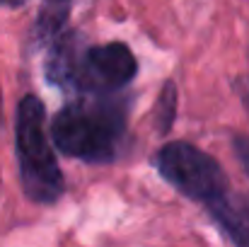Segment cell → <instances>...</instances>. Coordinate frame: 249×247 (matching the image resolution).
<instances>
[{
	"label": "cell",
	"mask_w": 249,
	"mask_h": 247,
	"mask_svg": "<svg viewBox=\"0 0 249 247\" xmlns=\"http://www.w3.org/2000/svg\"><path fill=\"white\" fill-rule=\"evenodd\" d=\"M136 73L138 61L126 44L111 41L104 46H89L83 51L73 92L80 97H107L126 87Z\"/></svg>",
	"instance_id": "obj_4"
},
{
	"label": "cell",
	"mask_w": 249,
	"mask_h": 247,
	"mask_svg": "<svg viewBox=\"0 0 249 247\" xmlns=\"http://www.w3.org/2000/svg\"><path fill=\"white\" fill-rule=\"evenodd\" d=\"M242 97H245V102H247V107H249V80H247V87H245V95Z\"/></svg>",
	"instance_id": "obj_11"
},
{
	"label": "cell",
	"mask_w": 249,
	"mask_h": 247,
	"mask_svg": "<svg viewBox=\"0 0 249 247\" xmlns=\"http://www.w3.org/2000/svg\"><path fill=\"white\" fill-rule=\"evenodd\" d=\"M232 151H235L237 160L245 167V172H247V177H249V138L247 136H235L232 138Z\"/></svg>",
	"instance_id": "obj_9"
},
{
	"label": "cell",
	"mask_w": 249,
	"mask_h": 247,
	"mask_svg": "<svg viewBox=\"0 0 249 247\" xmlns=\"http://www.w3.org/2000/svg\"><path fill=\"white\" fill-rule=\"evenodd\" d=\"M0 104H2V95H0Z\"/></svg>",
	"instance_id": "obj_12"
},
{
	"label": "cell",
	"mask_w": 249,
	"mask_h": 247,
	"mask_svg": "<svg viewBox=\"0 0 249 247\" xmlns=\"http://www.w3.org/2000/svg\"><path fill=\"white\" fill-rule=\"evenodd\" d=\"M215 223L230 238L235 247H249V199L247 196H225L208 206Z\"/></svg>",
	"instance_id": "obj_6"
},
{
	"label": "cell",
	"mask_w": 249,
	"mask_h": 247,
	"mask_svg": "<svg viewBox=\"0 0 249 247\" xmlns=\"http://www.w3.org/2000/svg\"><path fill=\"white\" fill-rule=\"evenodd\" d=\"M15 148L27 199L36 204H56L63 194V174L46 133L44 102L36 95H24L17 104Z\"/></svg>",
	"instance_id": "obj_2"
},
{
	"label": "cell",
	"mask_w": 249,
	"mask_h": 247,
	"mask_svg": "<svg viewBox=\"0 0 249 247\" xmlns=\"http://www.w3.org/2000/svg\"><path fill=\"white\" fill-rule=\"evenodd\" d=\"M153 163L167 184H172L186 199L203 204L206 209L228 196L230 182L225 170L215 158H211L206 151L196 148L194 143L186 141L165 143L155 153Z\"/></svg>",
	"instance_id": "obj_3"
},
{
	"label": "cell",
	"mask_w": 249,
	"mask_h": 247,
	"mask_svg": "<svg viewBox=\"0 0 249 247\" xmlns=\"http://www.w3.org/2000/svg\"><path fill=\"white\" fill-rule=\"evenodd\" d=\"M177 109H179V90L172 80H167L158 95L155 102V126L160 133H169L174 121H177Z\"/></svg>",
	"instance_id": "obj_8"
},
{
	"label": "cell",
	"mask_w": 249,
	"mask_h": 247,
	"mask_svg": "<svg viewBox=\"0 0 249 247\" xmlns=\"http://www.w3.org/2000/svg\"><path fill=\"white\" fill-rule=\"evenodd\" d=\"M71 7H73V0H41V7L34 22V41L39 46L53 44L63 34L71 17Z\"/></svg>",
	"instance_id": "obj_7"
},
{
	"label": "cell",
	"mask_w": 249,
	"mask_h": 247,
	"mask_svg": "<svg viewBox=\"0 0 249 247\" xmlns=\"http://www.w3.org/2000/svg\"><path fill=\"white\" fill-rule=\"evenodd\" d=\"M22 2H27V0H0V5H7V7H17Z\"/></svg>",
	"instance_id": "obj_10"
},
{
	"label": "cell",
	"mask_w": 249,
	"mask_h": 247,
	"mask_svg": "<svg viewBox=\"0 0 249 247\" xmlns=\"http://www.w3.org/2000/svg\"><path fill=\"white\" fill-rule=\"evenodd\" d=\"M80 58H83V51H80V44H78V34L63 32L49 46V56H46V78H49V82L66 90V92H73Z\"/></svg>",
	"instance_id": "obj_5"
},
{
	"label": "cell",
	"mask_w": 249,
	"mask_h": 247,
	"mask_svg": "<svg viewBox=\"0 0 249 247\" xmlns=\"http://www.w3.org/2000/svg\"><path fill=\"white\" fill-rule=\"evenodd\" d=\"M126 133V104L111 95L80 97L51 121L53 146L85 163H111L119 155V143Z\"/></svg>",
	"instance_id": "obj_1"
}]
</instances>
